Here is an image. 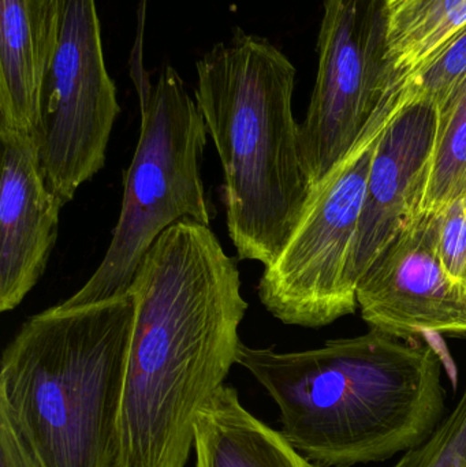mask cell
<instances>
[{"label": "cell", "mask_w": 466, "mask_h": 467, "mask_svg": "<svg viewBox=\"0 0 466 467\" xmlns=\"http://www.w3.org/2000/svg\"><path fill=\"white\" fill-rule=\"evenodd\" d=\"M210 226L178 222L137 269L119 422V467H186L205 405L237 365L248 302Z\"/></svg>", "instance_id": "obj_1"}, {"label": "cell", "mask_w": 466, "mask_h": 467, "mask_svg": "<svg viewBox=\"0 0 466 467\" xmlns=\"http://www.w3.org/2000/svg\"><path fill=\"white\" fill-rule=\"evenodd\" d=\"M237 365L278 406L285 438L325 467L405 454L448 416L437 350L377 329L303 351L241 342Z\"/></svg>", "instance_id": "obj_2"}, {"label": "cell", "mask_w": 466, "mask_h": 467, "mask_svg": "<svg viewBox=\"0 0 466 467\" xmlns=\"http://www.w3.org/2000/svg\"><path fill=\"white\" fill-rule=\"evenodd\" d=\"M295 70L268 38L235 27L196 62L194 99L223 169L226 226L238 258L267 266L311 193L293 112Z\"/></svg>", "instance_id": "obj_3"}, {"label": "cell", "mask_w": 466, "mask_h": 467, "mask_svg": "<svg viewBox=\"0 0 466 467\" xmlns=\"http://www.w3.org/2000/svg\"><path fill=\"white\" fill-rule=\"evenodd\" d=\"M133 296L27 318L5 346L0 408L41 467H119Z\"/></svg>", "instance_id": "obj_4"}, {"label": "cell", "mask_w": 466, "mask_h": 467, "mask_svg": "<svg viewBox=\"0 0 466 467\" xmlns=\"http://www.w3.org/2000/svg\"><path fill=\"white\" fill-rule=\"evenodd\" d=\"M139 141L123 172V199L111 242L92 276L60 306L128 296L156 239L178 222L210 226L216 210L202 177L208 130L182 77L164 66L142 100Z\"/></svg>", "instance_id": "obj_5"}, {"label": "cell", "mask_w": 466, "mask_h": 467, "mask_svg": "<svg viewBox=\"0 0 466 467\" xmlns=\"http://www.w3.org/2000/svg\"><path fill=\"white\" fill-rule=\"evenodd\" d=\"M409 95L391 93L347 156L309 193L278 257L265 266L257 296L286 326L322 328L358 309L352 255L375 150Z\"/></svg>", "instance_id": "obj_6"}, {"label": "cell", "mask_w": 466, "mask_h": 467, "mask_svg": "<svg viewBox=\"0 0 466 467\" xmlns=\"http://www.w3.org/2000/svg\"><path fill=\"white\" fill-rule=\"evenodd\" d=\"M388 0H325L317 37V73L301 153L312 188L360 139L391 88Z\"/></svg>", "instance_id": "obj_7"}, {"label": "cell", "mask_w": 466, "mask_h": 467, "mask_svg": "<svg viewBox=\"0 0 466 467\" xmlns=\"http://www.w3.org/2000/svg\"><path fill=\"white\" fill-rule=\"evenodd\" d=\"M119 114L96 0H65L36 139L47 185L63 207L103 170Z\"/></svg>", "instance_id": "obj_8"}, {"label": "cell", "mask_w": 466, "mask_h": 467, "mask_svg": "<svg viewBox=\"0 0 466 467\" xmlns=\"http://www.w3.org/2000/svg\"><path fill=\"white\" fill-rule=\"evenodd\" d=\"M438 215L416 216L357 280V304L369 329L404 340L426 334L466 337V285L443 268Z\"/></svg>", "instance_id": "obj_9"}, {"label": "cell", "mask_w": 466, "mask_h": 467, "mask_svg": "<svg viewBox=\"0 0 466 467\" xmlns=\"http://www.w3.org/2000/svg\"><path fill=\"white\" fill-rule=\"evenodd\" d=\"M440 109L412 84L375 150L352 255L356 285L416 216L429 183Z\"/></svg>", "instance_id": "obj_10"}, {"label": "cell", "mask_w": 466, "mask_h": 467, "mask_svg": "<svg viewBox=\"0 0 466 467\" xmlns=\"http://www.w3.org/2000/svg\"><path fill=\"white\" fill-rule=\"evenodd\" d=\"M0 312L36 287L57 239L63 204L47 185L35 136L0 130Z\"/></svg>", "instance_id": "obj_11"}, {"label": "cell", "mask_w": 466, "mask_h": 467, "mask_svg": "<svg viewBox=\"0 0 466 467\" xmlns=\"http://www.w3.org/2000/svg\"><path fill=\"white\" fill-rule=\"evenodd\" d=\"M65 0H0V130L35 136Z\"/></svg>", "instance_id": "obj_12"}, {"label": "cell", "mask_w": 466, "mask_h": 467, "mask_svg": "<svg viewBox=\"0 0 466 467\" xmlns=\"http://www.w3.org/2000/svg\"><path fill=\"white\" fill-rule=\"evenodd\" d=\"M194 451L196 467H325L254 416L230 386L222 387L200 411Z\"/></svg>", "instance_id": "obj_13"}, {"label": "cell", "mask_w": 466, "mask_h": 467, "mask_svg": "<svg viewBox=\"0 0 466 467\" xmlns=\"http://www.w3.org/2000/svg\"><path fill=\"white\" fill-rule=\"evenodd\" d=\"M466 29V0H388L391 88L404 89Z\"/></svg>", "instance_id": "obj_14"}, {"label": "cell", "mask_w": 466, "mask_h": 467, "mask_svg": "<svg viewBox=\"0 0 466 467\" xmlns=\"http://www.w3.org/2000/svg\"><path fill=\"white\" fill-rule=\"evenodd\" d=\"M466 196V79L440 109L437 142L420 213L440 215Z\"/></svg>", "instance_id": "obj_15"}, {"label": "cell", "mask_w": 466, "mask_h": 467, "mask_svg": "<svg viewBox=\"0 0 466 467\" xmlns=\"http://www.w3.org/2000/svg\"><path fill=\"white\" fill-rule=\"evenodd\" d=\"M393 467H466V387L438 430Z\"/></svg>", "instance_id": "obj_16"}, {"label": "cell", "mask_w": 466, "mask_h": 467, "mask_svg": "<svg viewBox=\"0 0 466 467\" xmlns=\"http://www.w3.org/2000/svg\"><path fill=\"white\" fill-rule=\"evenodd\" d=\"M466 79V29L410 84L442 109Z\"/></svg>", "instance_id": "obj_17"}, {"label": "cell", "mask_w": 466, "mask_h": 467, "mask_svg": "<svg viewBox=\"0 0 466 467\" xmlns=\"http://www.w3.org/2000/svg\"><path fill=\"white\" fill-rule=\"evenodd\" d=\"M437 249L449 276L466 285V196L438 215Z\"/></svg>", "instance_id": "obj_18"}, {"label": "cell", "mask_w": 466, "mask_h": 467, "mask_svg": "<svg viewBox=\"0 0 466 467\" xmlns=\"http://www.w3.org/2000/svg\"><path fill=\"white\" fill-rule=\"evenodd\" d=\"M0 467H41L5 409L0 408Z\"/></svg>", "instance_id": "obj_19"}]
</instances>
